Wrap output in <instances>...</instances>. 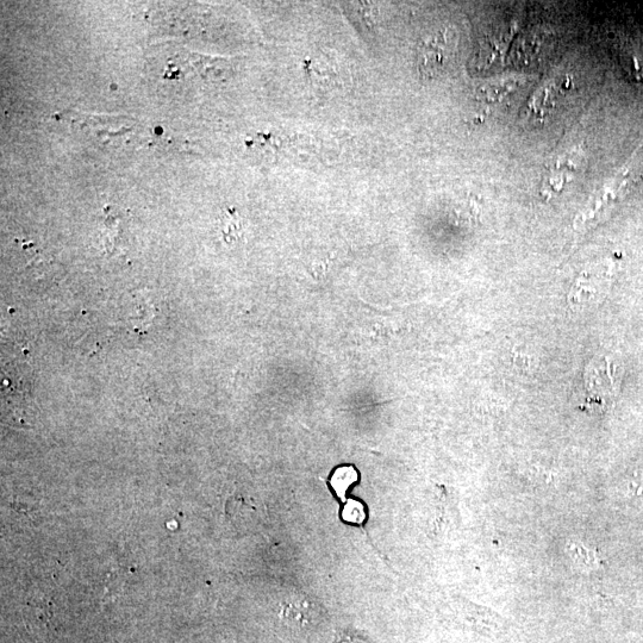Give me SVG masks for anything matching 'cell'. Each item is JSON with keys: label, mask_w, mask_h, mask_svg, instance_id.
Returning <instances> with one entry per match:
<instances>
[{"label": "cell", "mask_w": 643, "mask_h": 643, "mask_svg": "<svg viewBox=\"0 0 643 643\" xmlns=\"http://www.w3.org/2000/svg\"><path fill=\"white\" fill-rule=\"evenodd\" d=\"M633 160L622 168L613 179H610L607 184L603 185L602 189L598 191L597 195L591 199L586 208L580 212L574 226L582 228L589 222L595 220L596 217L602 216L605 211L621 201V198L626 195L629 187L632 186L636 176L635 168L638 162L639 152L633 156Z\"/></svg>", "instance_id": "1"}, {"label": "cell", "mask_w": 643, "mask_h": 643, "mask_svg": "<svg viewBox=\"0 0 643 643\" xmlns=\"http://www.w3.org/2000/svg\"><path fill=\"white\" fill-rule=\"evenodd\" d=\"M458 41L455 34L442 30L424 40L417 53L418 72L424 78H436L453 64Z\"/></svg>", "instance_id": "2"}, {"label": "cell", "mask_w": 643, "mask_h": 643, "mask_svg": "<svg viewBox=\"0 0 643 643\" xmlns=\"http://www.w3.org/2000/svg\"><path fill=\"white\" fill-rule=\"evenodd\" d=\"M583 162L584 149L580 146L573 147L572 151L560 155L549 168L545 180L542 181V196L552 198L563 192L565 187L577 178Z\"/></svg>", "instance_id": "3"}, {"label": "cell", "mask_w": 643, "mask_h": 643, "mask_svg": "<svg viewBox=\"0 0 643 643\" xmlns=\"http://www.w3.org/2000/svg\"><path fill=\"white\" fill-rule=\"evenodd\" d=\"M308 65V74L314 84L333 87L341 83L342 67L333 55H318Z\"/></svg>", "instance_id": "4"}, {"label": "cell", "mask_w": 643, "mask_h": 643, "mask_svg": "<svg viewBox=\"0 0 643 643\" xmlns=\"http://www.w3.org/2000/svg\"><path fill=\"white\" fill-rule=\"evenodd\" d=\"M568 557L580 571L590 572L599 567V558L595 551L585 547L582 543L568 542L566 546Z\"/></svg>", "instance_id": "5"}, {"label": "cell", "mask_w": 643, "mask_h": 643, "mask_svg": "<svg viewBox=\"0 0 643 643\" xmlns=\"http://www.w3.org/2000/svg\"><path fill=\"white\" fill-rule=\"evenodd\" d=\"M359 479L358 472L352 466L337 468L332 477V486L337 496L345 498L346 493Z\"/></svg>", "instance_id": "6"}, {"label": "cell", "mask_w": 643, "mask_h": 643, "mask_svg": "<svg viewBox=\"0 0 643 643\" xmlns=\"http://www.w3.org/2000/svg\"><path fill=\"white\" fill-rule=\"evenodd\" d=\"M199 71L203 77L226 78L227 74L232 71L230 62L226 59L209 58V56H199Z\"/></svg>", "instance_id": "7"}, {"label": "cell", "mask_w": 643, "mask_h": 643, "mask_svg": "<svg viewBox=\"0 0 643 643\" xmlns=\"http://www.w3.org/2000/svg\"><path fill=\"white\" fill-rule=\"evenodd\" d=\"M343 518L349 523L360 524L365 521V508L360 502L351 501L343 509Z\"/></svg>", "instance_id": "8"}]
</instances>
